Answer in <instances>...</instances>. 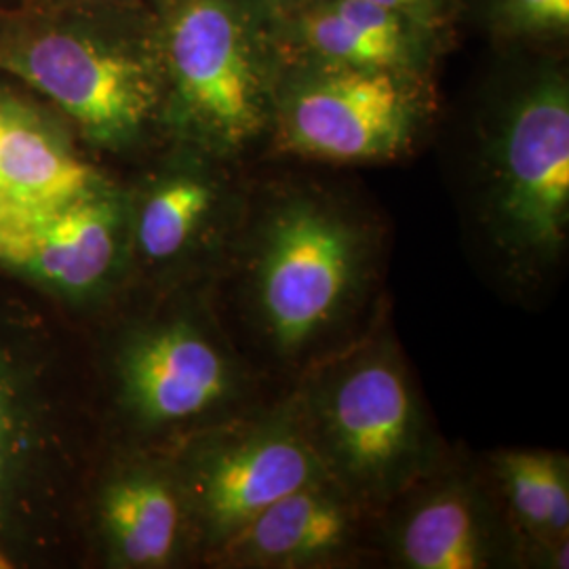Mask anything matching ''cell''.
Here are the masks:
<instances>
[{
    "label": "cell",
    "mask_w": 569,
    "mask_h": 569,
    "mask_svg": "<svg viewBox=\"0 0 569 569\" xmlns=\"http://www.w3.org/2000/svg\"><path fill=\"white\" fill-rule=\"evenodd\" d=\"M428 30L448 37L449 28L460 11V0H369Z\"/></svg>",
    "instance_id": "19"
},
{
    "label": "cell",
    "mask_w": 569,
    "mask_h": 569,
    "mask_svg": "<svg viewBox=\"0 0 569 569\" xmlns=\"http://www.w3.org/2000/svg\"><path fill=\"white\" fill-rule=\"evenodd\" d=\"M0 68L106 148L138 142L167 98L159 39L146 44L89 30H49L4 47Z\"/></svg>",
    "instance_id": "8"
},
{
    "label": "cell",
    "mask_w": 569,
    "mask_h": 569,
    "mask_svg": "<svg viewBox=\"0 0 569 569\" xmlns=\"http://www.w3.org/2000/svg\"><path fill=\"white\" fill-rule=\"evenodd\" d=\"M176 479L188 523L216 557L262 510L327 477L287 390L201 430Z\"/></svg>",
    "instance_id": "6"
},
{
    "label": "cell",
    "mask_w": 569,
    "mask_h": 569,
    "mask_svg": "<svg viewBox=\"0 0 569 569\" xmlns=\"http://www.w3.org/2000/svg\"><path fill=\"white\" fill-rule=\"evenodd\" d=\"M289 390L327 479L373 517L448 458L385 317Z\"/></svg>",
    "instance_id": "2"
},
{
    "label": "cell",
    "mask_w": 569,
    "mask_h": 569,
    "mask_svg": "<svg viewBox=\"0 0 569 569\" xmlns=\"http://www.w3.org/2000/svg\"><path fill=\"white\" fill-rule=\"evenodd\" d=\"M4 211L13 226L4 264L68 293L96 291L114 272L127 216L102 188L49 211Z\"/></svg>",
    "instance_id": "12"
},
{
    "label": "cell",
    "mask_w": 569,
    "mask_h": 569,
    "mask_svg": "<svg viewBox=\"0 0 569 569\" xmlns=\"http://www.w3.org/2000/svg\"><path fill=\"white\" fill-rule=\"evenodd\" d=\"M387 237L357 204L310 183L247 194L222 268L234 329L264 380L293 387L380 319Z\"/></svg>",
    "instance_id": "1"
},
{
    "label": "cell",
    "mask_w": 569,
    "mask_h": 569,
    "mask_svg": "<svg viewBox=\"0 0 569 569\" xmlns=\"http://www.w3.org/2000/svg\"><path fill=\"white\" fill-rule=\"evenodd\" d=\"M481 241L509 283L533 289L569 239V82L557 66L523 82L489 129L479 201Z\"/></svg>",
    "instance_id": "4"
},
{
    "label": "cell",
    "mask_w": 569,
    "mask_h": 569,
    "mask_svg": "<svg viewBox=\"0 0 569 569\" xmlns=\"http://www.w3.org/2000/svg\"><path fill=\"white\" fill-rule=\"evenodd\" d=\"M283 63H333L432 79L446 37L369 0H300L272 16Z\"/></svg>",
    "instance_id": "10"
},
{
    "label": "cell",
    "mask_w": 569,
    "mask_h": 569,
    "mask_svg": "<svg viewBox=\"0 0 569 569\" xmlns=\"http://www.w3.org/2000/svg\"><path fill=\"white\" fill-rule=\"evenodd\" d=\"M247 192L207 167L154 183L136 211L133 241L150 264H171L203 247L224 262L243 220Z\"/></svg>",
    "instance_id": "13"
},
{
    "label": "cell",
    "mask_w": 569,
    "mask_h": 569,
    "mask_svg": "<svg viewBox=\"0 0 569 569\" xmlns=\"http://www.w3.org/2000/svg\"><path fill=\"white\" fill-rule=\"evenodd\" d=\"M32 449V422L20 378L0 355V523Z\"/></svg>",
    "instance_id": "17"
},
{
    "label": "cell",
    "mask_w": 569,
    "mask_h": 569,
    "mask_svg": "<svg viewBox=\"0 0 569 569\" xmlns=\"http://www.w3.org/2000/svg\"><path fill=\"white\" fill-rule=\"evenodd\" d=\"M496 32L528 42H552L569 32V0H483Z\"/></svg>",
    "instance_id": "18"
},
{
    "label": "cell",
    "mask_w": 569,
    "mask_h": 569,
    "mask_svg": "<svg viewBox=\"0 0 569 569\" xmlns=\"http://www.w3.org/2000/svg\"><path fill=\"white\" fill-rule=\"evenodd\" d=\"M260 2L264 4L270 16H274V13H279V11L287 9V7H293V4H298L300 0H260Z\"/></svg>",
    "instance_id": "21"
},
{
    "label": "cell",
    "mask_w": 569,
    "mask_h": 569,
    "mask_svg": "<svg viewBox=\"0 0 569 569\" xmlns=\"http://www.w3.org/2000/svg\"><path fill=\"white\" fill-rule=\"evenodd\" d=\"M100 528L117 566H169L190 528L176 475L146 467L117 472L100 496Z\"/></svg>",
    "instance_id": "15"
},
{
    "label": "cell",
    "mask_w": 569,
    "mask_h": 569,
    "mask_svg": "<svg viewBox=\"0 0 569 569\" xmlns=\"http://www.w3.org/2000/svg\"><path fill=\"white\" fill-rule=\"evenodd\" d=\"M373 515L329 479L291 491L216 555L228 568H345L373 547Z\"/></svg>",
    "instance_id": "11"
},
{
    "label": "cell",
    "mask_w": 569,
    "mask_h": 569,
    "mask_svg": "<svg viewBox=\"0 0 569 569\" xmlns=\"http://www.w3.org/2000/svg\"><path fill=\"white\" fill-rule=\"evenodd\" d=\"M483 468L521 540L526 566L538 561V568L568 569V456L550 449H502Z\"/></svg>",
    "instance_id": "14"
},
{
    "label": "cell",
    "mask_w": 569,
    "mask_h": 569,
    "mask_svg": "<svg viewBox=\"0 0 569 569\" xmlns=\"http://www.w3.org/2000/svg\"><path fill=\"white\" fill-rule=\"evenodd\" d=\"M11 110H13V106H9V103L0 102V129H2V124L7 122L9 119V114H11Z\"/></svg>",
    "instance_id": "22"
},
{
    "label": "cell",
    "mask_w": 569,
    "mask_h": 569,
    "mask_svg": "<svg viewBox=\"0 0 569 569\" xmlns=\"http://www.w3.org/2000/svg\"><path fill=\"white\" fill-rule=\"evenodd\" d=\"M11 237H13V226L9 213L0 207V262H7L9 249H11Z\"/></svg>",
    "instance_id": "20"
},
{
    "label": "cell",
    "mask_w": 569,
    "mask_h": 569,
    "mask_svg": "<svg viewBox=\"0 0 569 569\" xmlns=\"http://www.w3.org/2000/svg\"><path fill=\"white\" fill-rule=\"evenodd\" d=\"M98 188L89 164L13 106L0 129V207L49 211Z\"/></svg>",
    "instance_id": "16"
},
{
    "label": "cell",
    "mask_w": 569,
    "mask_h": 569,
    "mask_svg": "<svg viewBox=\"0 0 569 569\" xmlns=\"http://www.w3.org/2000/svg\"><path fill=\"white\" fill-rule=\"evenodd\" d=\"M432 114V79L333 63H283L268 140L305 161L392 163L425 140Z\"/></svg>",
    "instance_id": "5"
},
{
    "label": "cell",
    "mask_w": 569,
    "mask_h": 569,
    "mask_svg": "<svg viewBox=\"0 0 569 569\" xmlns=\"http://www.w3.org/2000/svg\"><path fill=\"white\" fill-rule=\"evenodd\" d=\"M117 378L122 409L146 430L201 432L268 401L264 376L209 317L176 315L131 333Z\"/></svg>",
    "instance_id": "7"
},
{
    "label": "cell",
    "mask_w": 569,
    "mask_h": 569,
    "mask_svg": "<svg viewBox=\"0 0 569 569\" xmlns=\"http://www.w3.org/2000/svg\"><path fill=\"white\" fill-rule=\"evenodd\" d=\"M11 566H13V563H9V559L0 552V568H11Z\"/></svg>",
    "instance_id": "23"
},
{
    "label": "cell",
    "mask_w": 569,
    "mask_h": 569,
    "mask_svg": "<svg viewBox=\"0 0 569 569\" xmlns=\"http://www.w3.org/2000/svg\"><path fill=\"white\" fill-rule=\"evenodd\" d=\"M171 122L220 161L270 138L283 60L260 0H173L159 32Z\"/></svg>",
    "instance_id": "3"
},
{
    "label": "cell",
    "mask_w": 569,
    "mask_h": 569,
    "mask_svg": "<svg viewBox=\"0 0 569 569\" xmlns=\"http://www.w3.org/2000/svg\"><path fill=\"white\" fill-rule=\"evenodd\" d=\"M373 549L403 569L526 566L486 468L449 456L376 515Z\"/></svg>",
    "instance_id": "9"
}]
</instances>
